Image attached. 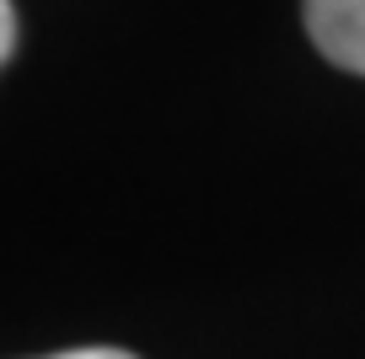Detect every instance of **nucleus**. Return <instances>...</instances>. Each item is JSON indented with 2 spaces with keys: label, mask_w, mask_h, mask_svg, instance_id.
Listing matches in <instances>:
<instances>
[{
  "label": "nucleus",
  "mask_w": 365,
  "mask_h": 359,
  "mask_svg": "<svg viewBox=\"0 0 365 359\" xmlns=\"http://www.w3.org/2000/svg\"><path fill=\"white\" fill-rule=\"evenodd\" d=\"M307 33L322 59L365 76V0H307Z\"/></svg>",
  "instance_id": "obj_1"
},
{
  "label": "nucleus",
  "mask_w": 365,
  "mask_h": 359,
  "mask_svg": "<svg viewBox=\"0 0 365 359\" xmlns=\"http://www.w3.org/2000/svg\"><path fill=\"white\" fill-rule=\"evenodd\" d=\"M16 54V6L11 0H0V59Z\"/></svg>",
  "instance_id": "obj_2"
},
{
  "label": "nucleus",
  "mask_w": 365,
  "mask_h": 359,
  "mask_svg": "<svg viewBox=\"0 0 365 359\" xmlns=\"http://www.w3.org/2000/svg\"><path fill=\"white\" fill-rule=\"evenodd\" d=\"M43 359H135L129 348H65V354H43Z\"/></svg>",
  "instance_id": "obj_3"
}]
</instances>
